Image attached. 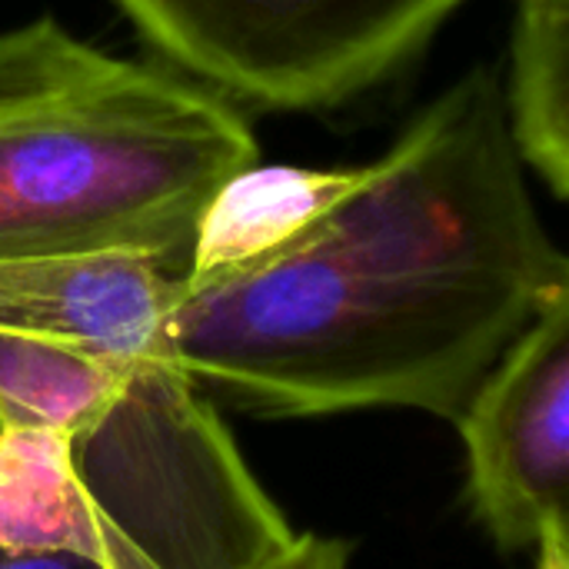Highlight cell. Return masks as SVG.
Here are the masks:
<instances>
[{
	"instance_id": "cell-5",
	"label": "cell",
	"mask_w": 569,
	"mask_h": 569,
	"mask_svg": "<svg viewBox=\"0 0 569 569\" xmlns=\"http://www.w3.org/2000/svg\"><path fill=\"white\" fill-rule=\"evenodd\" d=\"M453 423L470 507L500 550H530L569 527V287L540 307Z\"/></svg>"
},
{
	"instance_id": "cell-1",
	"label": "cell",
	"mask_w": 569,
	"mask_h": 569,
	"mask_svg": "<svg viewBox=\"0 0 569 569\" xmlns=\"http://www.w3.org/2000/svg\"><path fill=\"white\" fill-rule=\"evenodd\" d=\"M497 70L443 90L373 163L327 170L260 247L180 273L160 357L257 417L370 407L457 420L569 287Z\"/></svg>"
},
{
	"instance_id": "cell-9",
	"label": "cell",
	"mask_w": 569,
	"mask_h": 569,
	"mask_svg": "<svg viewBox=\"0 0 569 569\" xmlns=\"http://www.w3.org/2000/svg\"><path fill=\"white\" fill-rule=\"evenodd\" d=\"M350 567V543L323 540L313 533L297 537L293 550L267 569H347Z\"/></svg>"
},
{
	"instance_id": "cell-8",
	"label": "cell",
	"mask_w": 569,
	"mask_h": 569,
	"mask_svg": "<svg viewBox=\"0 0 569 569\" xmlns=\"http://www.w3.org/2000/svg\"><path fill=\"white\" fill-rule=\"evenodd\" d=\"M127 370L77 343L0 327V430L70 433L103 410Z\"/></svg>"
},
{
	"instance_id": "cell-6",
	"label": "cell",
	"mask_w": 569,
	"mask_h": 569,
	"mask_svg": "<svg viewBox=\"0 0 569 569\" xmlns=\"http://www.w3.org/2000/svg\"><path fill=\"white\" fill-rule=\"evenodd\" d=\"M180 273L143 253L0 263V327L77 343L117 367L160 357Z\"/></svg>"
},
{
	"instance_id": "cell-3",
	"label": "cell",
	"mask_w": 569,
	"mask_h": 569,
	"mask_svg": "<svg viewBox=\"0 0 569 569\" xmlns=\"http://www.w3.org/2000/svg\"><path fill=\"white\" fill-rule=\"evenodd\" d=\"M217 403L167 357L133 363L70 433L0 430V547L97 569H267L293 550Z\"/></svg>"
},
{
	"instance_id": "cell-4",
	"label": "cell",
	"mask_w": 569,
	"mask_h": 569,
	"mask_svg": "<svg viewBox=\"0 0 569 569\" xmlns=\"http://www.w3.org/2000/svg\"><path fill=\"white\" fill-rule=\"evenodd\" d=\"M190 77L263 110H327L407 63L463 0H117Z\"/></svg>"
},
{
	"instance_id": "cell-11",
	"label": "cell",
	"mask_w": 569,
	"mask_h": 569,
	"mask_svg": "<svg viewBox=\"0 0 569 569\" xmlns=\"http://www.w3.org/2000/svg\"><path fill=\"white\" fill-rule=\"evenodd\" d=\"M537 550V569H569V527L550 530Z\"/></svg>"
},
{
	"instance_id": "cell-7",
	"label": "cell",
	"mask_w": 569,
	"mask_h": 569,
	"mask_svg": "<svg viewBox=\"0 0 569 569\" xmlns=\"http://www.w3.org/2000/svg\"><path fill=\"white\" fill-rule=\"evenodd\" d=\"M513 70L503 87L510 130L557 200L569 193V0H513Z\"/></svg>"
},
{
	"instance_id": "cell-2",
	"label": "cell",
	"mask_w": 569,
	"mask_h": 569,
	"mask_svg": "<svg viewBox=\"0 0 569 569\" xmlns=\"http://www.w3.org/2000/svg\"><path fill=\"white\" fill-rule=\"evenodd\" d=\"M257 157L203 83L53 20L0 33V263L143 253L183 273L210 207Z\"/></svg>"
},
{
	"instance_id": "cell-10",
	"label": "cell",
	"mask_w": 569,
	"mask_h": 569,
	"mask_svg": "<svg viewBox=\"0 0 569 569\" xmlns=\"http://www.w3.org/2000/svg\"><path fill=\"white\" fill-rule=\"evenodd\" d=\"M0 569H97L67 553H20L0 547Z\"/></svg>"
}]
</instances>
